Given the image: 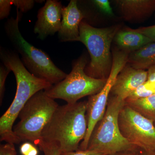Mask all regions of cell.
<instances>
[{
	"label": "cell",
	"mask_w": 155,
	"mask_h": 155,
	"mask_svg": "<svg viewBox=\"0 0 155 155\" xmlns=\"http://www.w3.org/2000/svg\"><path fill=\"white\" fill-rule=\"evenodd\" d=\"M133 151H130L123 152H121L117 153L111 155H136L135 153L132 152Z\"/></svg>",
	"instance_id": "obj_28"
},
{
	"label": "cell",
	"mask_w": 155,
	"mask_h": 155,
	"mask_svg": "<svg viewBox=\"0 0 155 155\" xmlns=\"http://www.w3.org/2000/svg\"><path fill=\"white\" fill-rule=\"evenodd\" d=\"M127 64L135 69L143 70L155 66V43H150L140 49L130 53Z\"/></svg>",
	"instance_id": "obj_15"
},
{
	"label": "cell",
	"mask_w": 155,
	"mask_h": 155,
	"mask_svg": "<svg viewBox=\"0 0 155 155\" xmlns=\"http://www.w3.org/2000/svg\"><path fill=\"white\" fill-rule=\"evenodd\" d=\"M154 125H155V123H154Z\"/></svg>",
	"instance_id": "obj_30"
},
{
	"label": "cell",
	"mask_w": 155,
	"mask_h": 155,
	"mask_svg": "<svg viewBox=\"0 0 155 155\" xmlns=\"http://www.w3.org/2000/svg\"><path fill=\"white\" fill-rule=\"evenodd\" d=\"M0 155H5V150H4V148L2 145H1V146H0Z\"/></svg>",
	"instance_id": "obj_29"
},
{
	"label": "cell",
	"mask_w": 155,
	"mask_h": 155,
	"mask_svg": "<svg viewBox=\"0 0 155 155\" xmlns=\"http://www.w3.org/2000/svg\"><path fill=\"white\" fill-rule=\"evenodd\" d=\"M0 58L6 67L14 72L17 82V91L12 104L0 118V140L18 144L20 142L14 135L13 126L25 104L34 95L46 91L53 85L39 78L26 69L17 53L1 47Z\"/></svg>",
	"instance_id": "obj_1"
},
{
	"label": "cell",
	"mask_w": 155,
	"mask_h": 155,
	"mask_svg": "<svg viewBox=\"0 0 155 155\" xmlns=\"http://www.w3.org/2000/svg\"><path fill=\"white\" fill-rule=\"evenodd\" d=\"M20 151L22 155H38V150L30 143L26 142L21 145Z\"/></svg>",
	"instance_id": "obj_23"
},
{
	"label": "cell",
	"mask_w": 155,
	"mask_h": 155,
	"mask_svg": "<svg viewBox=\"0 0 155 155\" xmlns=\"http://www.w3.org/2000/svg\"><path fill=\"white\" fill-rule=\"evenodd\" d=\"M2 145L5 150V155H17L15 146L13 143H7L6 144Z\"/></svg>",
	"instance_id": "obj_25"
},
{
	"label": "cell",
	"mask_w": 155,
	"mask_h": 155,
	"mask_svg": "<svg viewBox=\"0 0 155 155\" xmlns=\"http://www.w3.org/2000/svg\"><path fill=\"white\" fill-rule=\"evenodd\" d=\"M11 71V69L4 64L0 66V104L2 105L5 90V82L7 76Z\"/></svg>",
	"instance_id": "obj_18"
},
{
	"label": "cell",
	"mask_w": 155,
	"mask_h": 155,
	"mask_svg": "<svg viewBox=\"0 0 155 155\" xmlns=\"http://www.w3.org/2000/svg\"><path fill=\"white\" fill-rule=\"evenodd\" d=\"M11 5L17 7L20 12L26 13L33 8L36 1L33 0H10Z\"/></svg>",
	"instance_id": "obj_19"
},
{
	"label": "cell",
	"mask_w": 155,
	"mask_h": 155,
	"mask_svg": "<svg viewBox=\"0 0 155 155\" xmlns=\"http://www.w3.org/2000/svg\"><path fill=\"white\" fill-rule=\"evenodd\" d=\"M147 71L126 64L116 78L110 95L123 101L128 98L147 80Z\"/></svg>",
	"instance_id": "obj_11"
},
{
	"label": "cell",
	"mask_w": 155,
	"mask_h": 155,
	"mask_svg": "<svg viewBox=\"0 0 155 155\" xmlns=\"http://www.w3.org/2000/svg\"><path fill=\"white\" fill-rule=\"evenodd\" d=\"M125 104L145 118L155 123V94L135 99H127Z\"/></svg>",
	"instance_id": "obj_16"
},
{
	"label": "cell",
	"mask_w": 155,
	"mask_h": 155,
	"mask_svg": "<svg viewBox=\"0 0 155 155\" xmlns=\"http://www.w3.org/2000/svg\"><path fill=\"white\" fill-rule=\"evenodd\" d=\"M91 2L103 13L109 16L114 15L113 9L108 0H94L91 1Z\"/></svg>",
	"instance_id": "obj_20"
},
{
	"label": "cell",
	"mask_w": 155,
	"mask_h": 155,
	"mask_svg": "<svg viewBox=\"0 0 155 155\" xmlns=\"http://www.w3.org/2000/svg\"><path fill=\"white\" fill-rule=\"evenodd\" d=\"M10 0H1L0 1V19H6L10 15L11 6Z\"/></svg>",
	"instance_id": "obj_21"
},
{
	"label": "cell",
	"mask_w": 155,
	"mask_h": 155,
	"mask_svg": "<svg viewBox=\"0 0 155 155\" xmlns=\"http://www.w3.org/2000/svg\"><path fill=\"white\" fill-rule=\"evenodd\" d=\"M119 125L122 135L131 144L142 150H155L154 122L125 104L119 114Z\"/></svg>",
	"instance_id": "obj_9"
},
{
	"label": "cell",
	"mask_w": 155,
	"mask_h": 155,
	"mask_svg": "<svg viewBox=\"0 0 155 155\" xmlns=\"http://www.w3.org/2000/svg\"><path fill=\"white\" fill-rule=\"evenodd\" d=\"M87 101L59 106L42 131V140L56 145L61 153L75 151L86 136Z\"/></svg>",
	"instance_id": "obj_2"
},
{
	"label": "cell",
	"mask_w": 155,
	"mask_h": 155,
	"mask_svg": "<svg viewBox=\"0 0 155 155\" xmlns=\"http://www.w3.org/2000/svg\"><path fill=\"white\" fill-rule=\"evenodd\" d=\"M148 77L147 81L155 83V66L148 69Z\"/></svg>",
	"instance_id": "obj_26"
},
{
	"label": "cell",
	"mask_w": 155,
	"mask_h": 155,
	"mask_svg": "<svg viewBox=\"0 0 155 155\" xmlns=\"http://www.w3.org/2000/svg\"><path fill=\"white\" fill-rule=\"evenodd\" d=\"M114 40L121 50L130 54L153 42L142 34L129 28L119 30L115 35Z\"/></svg>",
	"instance_id": "obj_14"
},
{
	"label": "cell",
	"mask_w": 155,
	"mask_h": 155,
	"mask_svg": "<svg viewBox=\"0 0 155 155\" xmlns=\"http://www.w3.org/2000/svg\"><path fill=\"white\" fill-rule=\"evenodd\" d=\"M110 95L104 115L94 129L87 150L107 155L134 151L137 147L127 141L119 129V115L125 101Z\"/></svg>",
	"instance_id": "obj_5"
},
{
	"label": "cell",
	"mask_w": 155,
	"mask_h": 155,
	"mask_svg": "<svg viewBox=\"0 0 155 155\" xmlns=\"http://www.w3.org/2000/svg\"><path fill=\"white\" fill-rule=\"evenodd\" d=\"M86 15L78 5V1L71 0L63 8L61 28L58 38L61 42L78 41L80 37L79 26Z\"/></svg>",
	"instance_id": "obj_12"
},
{
	"label": "cell",
	"mask_w": 155,
	"mask_h": 155,
	"mask_svg": "<svg viewBox=\"0 0 155 155\" xmlns=\"http://www.w3.org/2000/svg\"><path fill=\"white\" fill-rule=\"evenodd\" d=\"M140 155H155V150L150 151H144L142 150Z\"/></svg>",
	"instance_id": "obj_27"
},
{
	"label": "cell",
	"mask_w": 155,
	"mask_h": 155,
	"mask_svg": "<svg viewBox=\"0 0 155 155\" xmlns=\"http://www.w3.org/2000/svg\"><path fill=\"white\" fill-rule=\"evenodd\" d=\"M136 31L142 34L155 43V25L147 27H140L134 29Z\"/></svg>",
	"instance_id": "obj_22"
},
{
	"label": "cell",
	"mask_w": 155,
	"mask_h": 155,
	"mask_svg": "<svg viewBox=\"0 0 155 155\" xmlns=\"http://www.w3.org/2000/svg\"><path fill=\"white\" fill-rule=\"evenodd\" d=\"M61 155H107L104 153L96 151L81 150H78L75 151L69 152L61 153Z\"/></svg>",
	"instance_id": "obj_24"
},
{
	"label": "cell",
	"mask_w": 155,
	"mask_h": 155,
	"mask_svg": "<svg viewBox=\"0 0 155 155\" xmlns=\"http://www.w3.org/2000/svg\"><path fill=\"white\" fill-rule=\"evenodd\" d=\"M59 105L42 90L34 95L18 116L20 120L13 127L14 135L20 142L28 140L36 145L41 134Z\"/></svg>",
	"instance_id": "obj_6"
},
{
	"label": "cell",
	"mask_w": 155,
	"mask_h": 155,
	"mask_svg": "<svg viewBox=\"0 0 155 155\" xmlns=\"http://www.w3.org/2000/svg\"><path fill=\"white\" fill-rule=\"evenodd\" d=\"M36 145L39 147L40 149L44 155H61V152L56 145L43 140H40Z\"/></svg>",
	"instance_id": "obj_17"
},
{
	"label": "cell",
	"mask_w": 155,
	"mask_h": 155,
	"mask_svg": "<svg viewBox=\"0 0 155 155\" xmlns=\"http://www.w3.org/2000/svg\"><path fill=\"white\" fill-rule=\"evenodd\" d=\"M119 30V25L97 28L84 20L81 22L78 41L86 46L91 58L84 69L87 75L97 79L107 80L113 64L111 43Z\"/></svg>",
	"instance_id": "obj_4"
},
{
	"label": "cell",
	"mask_w": 155,
	"mask_h": 155,
	"mask_svg": "<svg viewBox=\"0 0 155 155\" xmlns=\"http://www.w3.org/2000/svg\"><path fill=\"white\" fill-rule=\"evenodd\" d=\"M64 6L57 0H47L44 6L38 10L37 20L34 28V32L41 40L59 32L62 19Z\"/></svg>",
	"instance_id": "obj_10"
},
{
	"label": "cell",
	"mask_w": 155,
	"mask_h": 155,
	"mask_svg": "<svg viewBox=\"0 0 155 155\" xmlns=\"http://www.w3.org/2000/svg\"><path fill=\"white\" fill-rule=\"evenodd\" d=\"M115 2L123 19L129 22L143 20L155 11V0H117Z\"/></svg>",
	"instance_id": "obj_13"
},
{
	"label": "cell",
	"mask_w": 155,
	"mask_h": 155,
	"mask_svg": "<svg viewBox=\"0 0 155 155\" xmlns=\"http://www.w3.org/2000/svg\"><path fill=\"white\" fill-rule=\"evenodd\" d=\"M88 64L86 55H82L73 62L72 69L64 80L45 91L53 99H62L67 104H73L84 97L99 92L107 80L97 79L87 75L84 69Z\"/></svg>",
	"instance_id": "obj_7"
},
{
	"label": "cell",
	"mask_w": 155,
	"mask_h": 155,
	"mask_svg": "<svg viewBox=\"0 0 155 155\" xmlns=\"http://www.w3.org/2000/svg\"><path fill=\"white\" fill-rule=\"evenodd\" d=\"M17 12L16 18L8 19L4 28L13 48L21 55L22 64L32 75L52 85L61 82L67 74L55 65L48 54L34 46L22 36L19 27L21 14L18 9Z\"/></svg>",
	"instance_id": "obj_3"
},
{
	"label": "cell",
	"mask_w": 155,
	"mask_h": 155,
	"mask_svg": "<svg viewBox=\"0 0 155 155\" xmlns=\"http://www.w3.org/2000/svg\"><path fill=\"white\" fill-rule=\"evenodd\" d=\"M129 54L122 50H114L110 73L105 85L99 92L89 97L86 111L87 131L85 137L81 143L79 150H85L87 149L89 141L94 129L102 119L105 113L111 90L116 78L127 64Z\"/></svg>",
	"instance_id": "obj_8"
}]
</instances>
